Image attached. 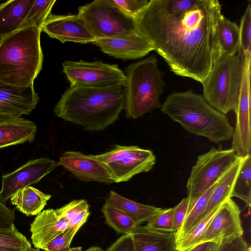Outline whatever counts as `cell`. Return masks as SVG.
<instances>
[{
  "mask_svg": "<svg viewBox=\"0 0 251 251\" xmlns=\"http://www.w3.org/2000/svg\"><path fill=\"white\" fill-rule=\"evenodd\" d=\"M92 43L100 47L104 53L123 60L140 58L154 50L139 32L128 36L96 39Z\"/></svg>",
  "mask_w": 251,
  "mask_h": 251,
  "instance_id": "obj_16",
  "label": "cell"
},
{
  "mask_svg": "<svg viewBox=\"0 0 251 251\" xmlns=\"http://www.w3.org/2000/svg\"><path fill=\"white\" fill-rule=\"evenodd\" d=\"M245 57L239 51L233 56L221 57L202 84L205 100L224 115L236 110Z\"/></svg>",
  "mask_w": 251,
  "mask_h": 251,
  "instance_id": "obj_6",
  "label": "cell"
},
{
  "mask_svg": "<svg viewBox=\"0 0 251 251\" xmlns=\"http://www.w3.org/2000/svg\"><path fill=\"white\" fill-rule=\"evenodd\" d=\"M79 230L76 227H69L51 240L44 248L46 251H68L71 243Z\"/></svg>",
  "mask_w": 251,
  "mask_h": 251,
  "instance_id": "obj_34",
  "label": "cell"
},
{
  "mask_svg": "<svg viewBox=\"0 0 251 251\" xmlns=\"http://www.w3.org/2000/svg\"><path fill=\"white\" fill-rule=\"evenodd\" d=\"M58 217L65 221L69 227L79 229L90 214L89 206L85 200H75L56 209Z\"/></svg>",
  "mask_w": 251,
  "mask_h": 251,
  "instance_id": "obj_26",
  "label": "cell"
},
{
  "mask_svg": "<svg viewBox=\"0 0 251 251\" xmlns=\"http://www.w3.org/2000/svg\"><path fill=\"white\" fill-rule=\"evenodd\" d=\"M129 234L133 251H178L176 231L159 230L140 225Z\"/></svg>",
  "mask_w": 251,
  "mask_h": 251,
  "instance_id": "obj_18",
  "label": "cell"
},
{
  "mask_svg": "<svg viewBox=\"0 0 251 251\" xmlns=\"http://www.w3.org/2000/svg\"><path fill=\"white\" fill-rule=\"evenodd\" d=\"M55 167L54 160L49 158H39L31 160L11 173L3 175L0 201L6 205L8 200L17 191L38 183Z\"/></svg>",
  "mask_w": 251,
  "mask_h": 251,
  "instance_id": "obj_12",
  "label": "cell"
},
{
  "mask_svg": "<svg viewBox=\"0 0 251 251\" xmlns=\"http://www.w3.org/2000/svg\"><path fill=\"white\" fill-rule=\"evenodd\" d=\"M242 161L243 158L240 157L218 180L209 196L205 208L195 221L192 228L217 209L226 200L231 198L233 186L241 167Z\"/></svg>",
  "mask_w": 251,
  "mask_h": 251,
  "instance_id": "obj_22",
  "label": "cell"
},
{
  "mask_svg": "<svg viewBox=\"0 0 251 251\" xmlns=\"http://www.w3.org/2000/svg\"><path fill=\"white\" fill-rule=\"evenodd\" d=\"M218 181L203 193L188 211L183 224L176 232V239L186 234L191 229L195 221L205 208L209 196Z\"/></svg>",
  "mask_w": 251,
  "mask_h": 251,
  "instance_id": "obj_31",
  "label": "cell"
},
{
  "mask_svg": "<svg viewBox=\"0 0 251 251\" xmlns=\"http://www.w3.org/2000/svg\"><path fill=\"white\" fill-rule=\"evenodd\" d=\"M37 132L35 124L21 118L0 115V149L31 143Z\"/></svg>",
  "mask_w": 251,
  "mask_h": 251,
  "instance_id": "obj_20",
  "label": "cell"
},
{
  "mask_svg": "<svg viewBox=\"0 0 251 251\" xmlns=\"http://www.w3.org/2000/svg\"><path fill=\"white\" fill-rule=\"evenodd\" d=\"M232 149L224 150L220 145L197 158L186 184L188 209L208 188L217 182L239 158Z\"/></svg>",
  "mask_w": 251,
  "mask_h": 251,
  "instance_id": "obj_8",
  "label": "cell"
},
{
  "mask_svg": "<svg viewBox=\"0 0 251 251\" xmlns=\"http://www.w3.org/2000/svg\"><path fill=\"white\" fill-rule=\"evenodd\" d=\"M26 251H40L39 249H34V248H33L32 247H29Z\"/></svg>",
  "mask_w": 251,
  "mask_h": 251,
  "instance_id": "obj_46",
  "label": "cell"
},
{
  "mask_svg": "<svg viewBox=\"0 0 251 251\" xmlns=\"http://www.w3.org/2000/svg\"><path fill=\"white\" fill-rule=\"evenodd\" d=\"M124 109L127 118L136 119L160 108V97L165 82L154 55L128 65L126 69Z\"/></svg>",
  "mask_w": 251,
  "mask_h": 251,
  "instance_id": "obj_5",
  "label": "cell"
},
{
  "mask_svg": "<svg viewBox=\"0 0 251 251\" xmlns=\"http://www.w3.org/2000/svg\"><path fill=\"white\" fill-rule=\"evenodd\" d=\"M101 211L107 224L119 233L128 234L138 226L125 212L106 202Z\"/></svg>",
  "mask_w": 251,
  "mask_h": 251,
  "instance_id": "obj_28",
  "label": "cell"
},
{
  "mask_svg": "<svg viewBox=\"0 0 251 251\" xmlns=\"http://www.w3.org/2000/svg\"><path fill=\"white\" fill-rule=\"evenodd\" d=\"M68 227V224L58 217L55 209L44 210L37 215L30 225L32 243L36 249L43 250L51 240Z\"/></svg>",
  "mask_w": 251,
  "mask_h": 251,
  "instance_id": "obj_19",
  "label": "cell"
},
{
  "mask_svg": "<svg viewBox=\"0 0 251 251\" xmlns=\"http://www.w3.org/2000/svg\"><path fill=\"white\" fill-rule=\"evenodd\" d=\"M62 69L70 85L125 87L126 76L117 65L101 61H65Z\"/></svg>",
  "mask_w": 251,
  "mask_h": 251,
  "instance_id": "obj_10",
  "label": "cell"
},
{
  "mask_svg": "<svg viewBox=\"0 0 251 251\" xmlns=\"http://www.w3.org/2000/svg\"><path fill=\"white\" fill-rule=\"evenodd\" d=\"M41 30L34 26L19 29L0 43V83L27 86L42 70Z\"/></svg>",
  "mask_w": 251,
  "mask_h": 251,
  "instance_id": "obj_4",
  "label": "cell"
},
{
  "mask_svg": "<svg viewBox=\"0 0 251 251\" xmlns=\"http://www.w3.org/2000/svg\"><path fill=\"white\" fill-rule=\"evenodd\" d=\"M35 0H11L0 4V41L20 29Z\"/></svg>",
  "mask_w": 251,
  "mask_h": 251,
  "instance_id": "obj_21",
  "label": "cell"
},
{
  "mask_svg": "<svg viewBox=\"0 0 251 251\" xmlns=\"http://www.w3.org/2000/svg\"><path fill=\"white\" fill-rule=\"evenodd\" d=\"M124 87L70 85L56 104L57 117L82 126L89 131H100L116 121L124 109Z\"/></svg>",
  "mask_w": 251,
  "mask_h": 251,
  "instance_id": "obj_2",
  "label": "cell"
},
{
  "mask_svg": "<svg viewBox=\"0 0 251 251\" xmlns=\"http://www.w3.org/2000/svg\"><path fill=\"white\" fill-rule=\"evenodd\" d=\"M219 207L195 225L186 234L176 239L178 251H188L201 243L202 236Z\"/></svg>",
  "mask_w": 251,
  "mask_h": 251,
  "instance_id": "obj_29",
  "label": "cell"
},
{
  "mask_svg": "<svg viewBox=\"0 0 251 251\" xmlns=\"http://www.w3.org/2000/svg\"><path fill=\"white\" fill-rule=\"evenodd\" d=\"M57 166H62L83 181L114 183L107 170L92 155H86L78 151H66L59 158Z\"/></svg>",
  "mask_w": 251,
  "mask_h": 251,
  "instance_id": "obj_15",
  "label": "cell"
},
{
  "mask_svg": "<svg viewBox=\"0 0 251 251\" xmlns=\"http://www.w3.org/2000/svg\"><path fill=\"white\" fill-rule=\"evenodd\" d=\"M14 210L6 206L0 201V229H11L15 227Z\"/></svg>",
  "mask_w": 251,
  "mask_h": 251,
  "instance_id": "obj_39",
  "label": "cell"
},
{
  "mask_svg": "<svg viewBox=\"0 0 251 251\" xmlns=\"http://www.w3.org/2000/svg\"><path fill=\"white\" fill-rule=\"evenodd\" d=\"M210 243V242L201 243L188 251H205Z\"/></svg>",
  "mask_w": 251,
  "mask_h": 251,
  "instance_id": "obj_41",
  "label": "cell"
},
{
  "mask_svg": "<svg viewBox=\"0 0 251 251\" xmlns=\"http://www.w3.org/2000/svg\"><path fill=\"white\" fill-rule=\"evenodd\" d=\"M160 110L189 132L211 142L219 143L232 137L234 129L227 117L213 108L202 95L191 91L171 94Z\"/></svg>",
  "mask_w": 251,
  "mask_h": 251,
  "instance_id": "obj_3",
  "label": "cell"
},
{
  "mask_svg": "<svg viewBox=\"0 0 251 251\" xmlns=\"http://www.w3.org/2000/svg\"><path fill=\"white\" fill-rule=\"evenodd\" d=\"M0 246L26 250L31 244L15 227L11 229H0Z\"/></svg>",
  "mask_w": 251,
  "mask_h": 251,
  "instance_id": "obj_33",
  "label": "cell"
},
{
  "mask_svg": "<svg viewBox=\"0 0 251 251\" xmlns=\"http://www.w3.org/2000/svg\"><path fill=\"white\" fill-rule=\"evenodd\" d=\"M251 154L243 158L241 167L234 182L231 197L243 201L249 207L251 206Z\"/></svg>",
  "mask_w": 251,
  "mask_h": 251,
  "instance_id": "obj_27",
  "label": "cell"
},
{
  "mask_svg": "<svg viewBox=\"0 0 251 251\" xmlns=\"http://www.w3.org/2000/svg\"><path fill=\"white\" fill-rule=\"evenodd\" d=\"M248 244L243 236L221 240L219 251H248Z\"/></svg>",
  "mask_w": 251,
  "mask_h": 251,
  "instance_id": "obj_38",
  "label": "cell"
},
{
  "mask_svg": "<svg viewBox=\"0 0 251 251\" xmlns=\"http://www.w3.org/2000/svg\"><path fill=\"white\" fill-rule=\"evenodd\" d=\"M68 251H82L81 247H74L71 248Z\"/></svg>",
  "mask_w": 251,
  "mask_h": 251,
  "instance_id": "obj_45",
  "label": "cell"
},
{
  "mask_svg": "<svg viewBox=\"0 0 251 251\" xmlns=\"http://www.w3.org/2000/svg\"><path fill=\"white\" fill-rule=\"evenodd\" d=\"M105 251H133L131 236L124 234L113 243Z\"/></svg>",
  "mask_w": 251,
  "mask_h": 251,
  "instance_id": "obj_40",
  "label": "cell"
},
{
  "mask_svg": "<svg viewBox=\"0 0 251 251\" xmlns=\"http://www.w3.org/2000/svg\"><path fill=\"white\" fill-rule=\"evenodd\" d=\"M240 213L239 207L232 198L226 200L213 217L202 236L201 243L217 242L243 236L244 231Z\"/></svg>",
  "mask_w": 251,
  "mask_h": 251,
  "instance_id": "obj_13",
  "label": "cell"
},
{
  "mask_svg": "<svg viewBox=\"0 0 251 251\" xmlns=\"http://www.w3.org/2000/svg\"><path fill=\"white\" fill-rule=\"evenodd\" d=\"M51 196L30 186L25 187L14 193L10 198L16 209L26 216L40 213Z\"/></svg>",
  "mask_w": 251,
  "mask_h": 251,
  "instance_id": "obj_24",
  "label": "cell"
},
{
  "mask_svg": "<svg viewBox=\"0 0 251 251\" xmlns=\"http://www.w3.org/2000/svg\"><path fill=\"white\" fill-rule=\"evenodd\" d=\"M0 42H1V41H0Z\"/></svg>",
  "mask_w": 251,
  "mask_h": 251,
  "instance_id": "obj_48",
  "label": "cell"
},
{
  "mask_svg": "<svg viewBox=\"0 0 251 251\" xmlns=\"http://www.w3.org/2000/svg\"><path fill=\"white\" fill-rule=\"evenodd\" d=\"M113 2L129 15L134 17L148 4V0H113Z\"/></svg>",
  "mask_w": 251,
  "mask_h": 251,
  "instance_id": "obj_36",
  "label": "cell"
},
{
  "mask_svg": "<svg viewBox=\"0 0 251 251\" xmlns=\"http://www.w3.org/2000/svg\"><path fill=\"white\" fill-rule=\"evenodd\" d=\"M239 36L240 45L238 51L244 55L251 54V4L250 2L241 18L239 27Z\"/></svg>",
  "mask_w": 251,
  "mask_h": 251,
  "instance_id": "obj_32",
  "label": "cell"
},
{
  "mask_svg": "<svg viewBox=\"0 0 251 251\" xmlns=\"http://www.w3.org/2000/svg\"><path fill=\"white\" fill-rule=\"evenodd\" d=\"M55 2V0H35L23 22L20 29L34 26L42 31V27L51 14V10Z\"/></svg>",
  "mask_w": 251,
  "mask_h": 251,
  "instance_id": "obj_30",
  "label": "cell"
},
{
  "mask_svg": "<svg viewBox=\"0 0 251 251\" xmlns=\"http://www.w3.org/2000/svg\"><path fill=\"white\" fill-rule=\"evenodd\" d=\"M221 240L217 242H210L205 251H219Z\"/></svg>",
  "mask_w": 251,
  "mask_h": 251,
  "instance_id": "obj_42",
  "label": "cell"
},
{
  "mask_svg": "<svg viewBox=\"0 0 251 251\" xmlns=\"http://www.w3.org/2000/svg\"><path fill=\"white\" fill-rule=\"evenodd\" d=\"M174 210V207L163 209L160 213L147 222L146 226L159 230L174 231L173 229Z\"/></svg>",
  "mask_w": 251,
  "mask_h": 251,
  "instance_id": "obj_35",
  "label": "cell"
},
{
  "mask_svg": "<svg viewBox=\"0 0 251 251\" xmlns=\"http://www.w3.org/2000/svg\"><path fill=\"white\" fill-rule=\"evenodd\" d=\"M39 98L33 83L27 86H0V115L21 117L35 108Z\"/></svg>",
  "mask_w": 251,
  "mask_h": 251,
  "instance_id": "obj_17",
  "label": "cell"
},
{
  "mask_svg": "<svg viewBox=\"0 0 251 251\" xmlns=\"http://www.w3.org/2000/svg\"><path fill=\"white\" fill-rule=\"evenodd\" d=\"M217 0H150L135 17L138 32L175 74L202 84L221 57Z\"/></svg>",
  "mask_w": 251,
  "mask_h": 251,
  "instance_id": "obj_1",
  "label": "cell"
},
{
  "mask_svg": "<svg viewBox=\"0 0 251 251\" xmlns=\"http://www.w3.org/2000/svg\"><path fill=\"white\" fill-rule=\"evenodd\" d=\"M188 209V199L187 197L183 199L174 207L173 213V229L177 231L182 226L186 218Z\"/></svg>",
  "mask_w": 251,
  "mask_h": 251,
  "instance_id": "obj_37",
  "label": "cell"
},
{
  "mask_svg": "<svg viewBox=\"0 0 251 251\" xmlns=\"http://www.w3.org/2000/svg\"><path fill=\"white\" fill-rule=\"evenodd\" d=\"M26 250L22 249H18V248H9V247H5L0 246V251H26Z\"/></svg>",
  "mask_w": 251,
  "mask_h": 251,
  "instance_id": "obj_43",
  "label": "cell"
},
{
  "mask_svg": "<svg viewBox=\"0 0 251 251\" xmlns=\"http://www.w3.org/2000/svg\"><path fill=\"white\" fill-rule=\"evenodd\" d=\"M218 38L221 57L231 56L238 53L240 45L239 27L224 16L219 23Z\"/></svg>",
  "mask_w": 251,
  "mask_h": 251,
  "instance_id": "obj_25",
  "label": "cell"
},
{
  "mask_svg": "<svg viewBox=\"0 0 251 251\" xmlns=\"http://www.w3.org/2000/svg\"><path fill=\"white\" fill-rule=\"evenodd\" d=\"M251 54L246 55L238 104L235 112V128L232 137L231 148L241 158L251 154Z\"/></svg>",
  "mask_w": 251,
  "mask_h": 251,
  "instance_id": "obj_11",
  "label": "cell"
},
{
  "mask_svg": "<svg viewBox=\"0 0 251 251\" xmlns=\"http://www.w3.org/2000/svg\"><path fill=\"white\" fill-rule=\"evenodd\" d=\"M42 31L62 43L66 42L92 43L96 39L78 14L67 15L50 14L42 27Z\"/></svg>",
  "mask_w": 251,
  "mask_h": 251,
  "instance_id": "obj_14",
  "label": "cell"
},
{
  "mask_svg": "<svg viewBox=\"0 0 251 251\" xmlns=\"http://www.w3.org/2000/svg\"><path fill=\"white\" fill-rule=\"evenodd\" d=\"M1 85H3V84H2L0 83V86Z\"/></svg>",
  "mask_w": 251,
  "mask_h": 251,
  "instance_id": "obj_47",
  "label": "cell"
},
{
  "mask_svg": "<svg viewBox=\"0 0 251 251\" xmlns=\"http://www.w3.org/2000/svg\"><path fill=\"white\" fill-rule=\"evenodd\" d=\"M84 251H103L101 248L98 247H92Z\"/></svg>",
  "mask_w": 251,
  "mask_h": 251,
  "instance_id": "obj_44",
  "label": "cell"
},
{
  "mask_svg": "<svg viewBox=\"0 0 251 251\" xmlns=\"http://www.w3.org/2000/svg\"><path fill=\"white\" fill-rule=\"evenodd\" d=\"M92 156L105 167L115 183L127 181L135 175L149 172L156 161L151 150L137 146L117 145L107 152Z\"/></svg>",
  "mask_w": 251,
  "mask_h": 251,
  "instance_id": "obj_9",
  "label": "cell"
},
{
  "mask_svg": "<svg viewBox=\"0 0 251 251\" xmlns=\"http://www.w3.org/2000/svg\"><path fill=\"white\" fill-rule=\"evenodd\" d=\"M105 202L125 212L137 225L148 222L163 210L161 208L133 201L112 190L110 191Z\"/></svg>",
  "mask_w": 251,
  "mask_h": 251,
  "instance_id": "obj_23",
  "label": "cell"
},
{
  "mask_svg": "<svg viewBox=\"0 0 251 251\" xmlns=\"http://www.w3.org/2000/svg\"><path fill=\"white\" fill-rule=\"evenodd\" d=\"M78 15L96 38L128 36L138 33L135 18L113 0H95L79 6Z\"/></svg>",
  "mask_w": 251,
  "mask_h": 251,
  "instance_id": "obj_7",
  "label": "cell"
}]
</instances>
